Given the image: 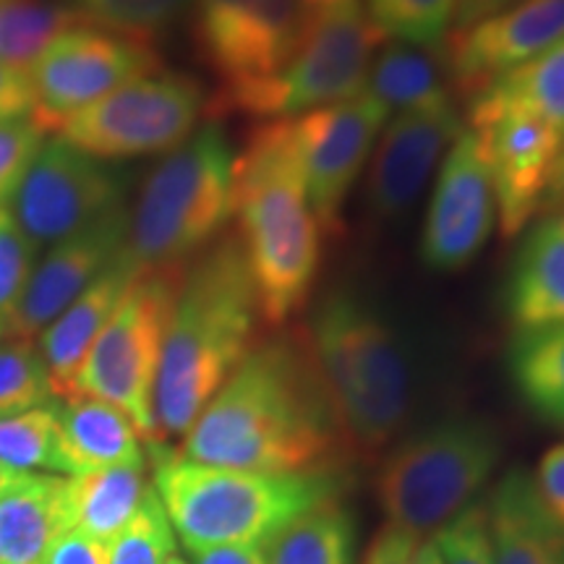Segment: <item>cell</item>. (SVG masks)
Returning a JSON list of instances; mask_svg holds the SVG:
<instances>
[{"mask_svg": "<svg viewBox=\"0 0 564 564\" xmlns=\"http://www.w3.org/2000/svg\"><path fill=\"white\" fill-rule=\"evenodd\" d=\"M0 564H3V552H0Z\"/></svg>", "mask_w": 564, "mask_h": 564, "instance_id": "cell-50", "label": "cell"}, {"mask_svg": "<svg viewBox=\"0 0 564 564\" xmlns=\"http://www.w3.org/2000/svg\"><path fill=\"white\" fill-rule=\"evenodd\" d=\"M160 68L152 42L95 24L70 26L42 51L26 74L32 84V118L53 137L68 116Z\"/></svg>", "mask_w": 564, "mask_h": 564, "instance_id": "cell-11", "label": "cell"}, {"mask_svg": "<svg viewBox=\"0 0 564 564\" xmlns=\"http://www.w3.org/2000/svg\"><path fill=\"white\" fill-rule=\"evenodd\" d=\"M186 267L141 272L131 282L116 314L91 345L74 384V394L105 400L129 415L150 447L162 444L154 415V392L162 348Z\"/></svg>", "mask_w": 564, "mask_h": 564, "instance_id": "cell-9", "label": "cell"}, {"mask_svg": "<svg viewBox=\"0 0 564 564\" xmlns=\"http://www.w3.org/2000/svg\"><path fill=\"white\" fill-rule=\"evenodd\" d=\"M154 491L188 552L270 546L282 528L340 497V470L253 474L186 460L152 444Z\"/></svg>", "mask_w": 564, "mask_h": 564, "instance_id": "cell-5", "label": "cell"}, {"mask_svg": "<svg viewBox=\"0 0 564 564\" xmlns=\"http://www.w3.org/2000/svg\"><path fill=\"white\" fill-rule=\"evenodd\" d=\"M194 564H270L264 546H215L194 552Z\"/></svg>", "mask_w": 564, "mask_h": 564, "instance_id": "cell-43", "label": "cell"}, {"mask_svg": "<svg viewBox=\"0 0 564 564\" xmlns=\"http://www.w3.org/2000/svg\"><path fill=\"white\" fill-rule=\"evenodd\" d=\"M474 100L531 112L564 137V40L525 66L505 74Z\"/></svg>", "mask_w": 564, "mask_h": 564, "instance_id": "cell-30", "label": "cell"}, {"mask_svg": "<svg viewBox=\"0 0 564 564\" xmlns=\"http://www.w3.org/2000/svg\"><path fill=\"white\" fill-rule=\"evenodd\" d=\"M47 133L32 116L0 118V207H9L21 178L30 171Z\"/></svg>", "mask_w": 564, "mask_h": 564, "instance_id": "cell-37", "label": "cell"}, {"mask_svg": "<svg viewBox=\"0 0 564 564\" xmlns=\"http://www.w3.org/2000/svg\"><path fill=\"white\" fill-rule=\"evenodd\" d=\"M303 13H306L308 21L312 19H319L324 13H333L337 9H343V6H350V3H358V0H299Z\"/></svg>", "mask_w": 564, "mask_h": 564, "instance_id": "cell-45", "label": "cell"}, {"mask_svg": "<svg viewBox=\"0 0 564 564\" xmlns=\"http://www.w3.org/2000/svg\"><path fill=\"white\" fill-rule=\"evenodd\" d=\"M257 293L236 236H223L183 274L162 348L154 415L160 440L186 436L257 345Z\"/></svg>", "mask_w": 564, "mask_h": 564, "instance_id": "cell-3", "label": "cell"}, {"mask_svg": "<svg viewBox=\"0 0 564 564\" xmlns=\"http://www.w3.org/2000/svg\"><path fill=\"white\" fill-rule=\"evenodd\" d=\"M192 9L196 51L220 87L270 79L312 24L299 0H192Z\"/></svg>", "mask_w": 564, "mask_h": 564, "instance_id": "cell-13", "label": "cell"}, {"mask_svg": "<svg viewBox=\"0 0 564 564\" xmlns=\"http://www.w3.org/2000/svg\"><path fill=\"white\" fill-rule=\"evenodd\" d=\"M204 112L207 97L199 82L154 70L68 116L53 137L100 162L167 154L192 137Z\"/></svg>", "mask_w": 564, "mask_h": 564, "instance_id": "cell-10", "label": "cell"}, {"mask_svg": "<svg viewBox=\"0 0 564 564\" xmlns=\"http://www.w3.org/2000/svg\"><path fill=\"white\" fill-rule=\"evenodd\" d=\"M541 502L564 525V442L546 449L533 476Z\"/></svg>", "mask_w": 564, "mask_h": 564, "instance_id": "cell-39", "label": "cell"}, {"mask_svg": "<svg viewBox=\"0 0 564 564\" xmlns=\"http://www.w3.org/2000/svg\"><path fill=\"white\" fill-rule=\"evenodd\" d=\"M554 199H564V152L560 162H556V171H554V181H552V196H549V204Z\"/></svg>", "mask_w": 564, "mask_h": 564, "instance_id": "cell-48", "label": "cell"}, {"mask_svg": "<svg viewBox=\"0 0 564 564\" xmlns=\"http://www.w3.org/2000/svg\"><path fill=\"white\" fill-rule=\"evenodd\" d=\"M61 455L66 476H82L116 465H144L141 434L131 419L105 400L70 394L58 405Z\"/></svg>", "mask_w": 564, "mask_h": 564, "instance_id": "cell-24", "label": "cell"}, {"mask_svg": "<svg viewBox=\"0 0 564 564\" xmlns=\"http://www.w3.org/2000/svg\"><path fill=\"white\" fill-rule=\"evenodd\" d=\"M442 564H494L486 505H470L434 533Z\"/></svg>", "mask_w": 564, "mask_h": 564, "instance_id": "cell-38", "label": "cell"}, {"mask_svg": "<svg viewBox=\"0 0 564 564\" xmlns=\"http://www.w3.org/2000/svg\"><path fill=\"white\" fill-rule=\"evenodd\" d=\"M232 220L262 324L282 329L312 301L324 230L303 183L293 118L262 121L232 162Z\"/></svg>", "mask_w": 564, "mask_h": 564, "instance_id": "cell-2", "label": "cell"}, {"mask_svg": "<svg viewBox=\"0 0 564 564\" xmlns=\"http://www.w3.org/2000/svg\"><path fill=\"white\" fill-rule=\"evenodd\" d=\"M387 121L390 112L366 91L293 118L306 196L327 238L340 236L345 202Z\"/></svg>", "mask_w": 564, "mask_h": 564, "instance_id": "cell-15", "label": "cell"}, {"mask_svg": "<svg viewBox=\"0 0 564 564\" xmlns=\"http://www.w3.org/2000/svg\"><path fill=\"white\" fill-rule=\"evenodd\" d=\"M236 150L217 123L165 154L129 212L123 257L137 272L186 267L232 220Z\"/></svg>", "mask_w": 564, "mask_h": 564, "instance_id": "cell-6", "label": "cell"}, {"mask_svg": "<svg viewBox=\"0 0 564 564\" xmlns=\"http://www.w3.org/2000/svg\"><path fill=\"white\" fill-rule=\"evenodd\" d=\"M121 204V178L105 162L47 137L9 209L37 249H51Z\"/></svg>", "mask_w": 564, "mask_h": 564, "instance_id": "cell-14", "label": "cell"}, {"mask_svg": "<svg viewBox=\"0 0 564 564\" xmlns=\"http://www.w3.org/2000/svg\"><path fill=\"white\" fill-rule=\"evenodd\" d=\"M390 37L373 24L364 0L312 19L288 66L264 82L220 87L207 100V116L220 121L243 116L251 121L299 118L361 95L377 53Z\"/></svg>", "mask_w": 564, "mask_h": 564, "instance_id": "cell-7", "label": "cell"}, {"mask_svg": "<svg viewBox=\"0 0 564 564\" xmlns=\"http://www.w3.org/2000/svg\"><path fill=\"white\" fill-rule=\"evenodd\" d=\"M0 463L24 474L47 470V474L66 476L55 405L0 415Z\"/></svg>", "mask_w": 564, "mask_h": 564, "instance_id": "cell-31", "label": "cell"}, {"mask_svg": "<svg viewBox=\"0 0 564 564\" xmlns=\"http://www.w3.org/2000/svg\"><path fill=\"white\" fill-rule=\"evenodd\" d=\"M366 11L394 42L440 47L455 24L457 0H366Z\"/></svg>", "mask_w": 564, "mask_h": 564, "instance_id": "cell-32", "label": "cell"}, {"mask_svg": "<svg viewBox=\"0 0 564 564\" xmlns=\"http://www.w3.org/2000/svg\"><path fill=\"white\" fill-rule=\"evenodd\" d=\"M47 564H108V546L82 531H68L53 549Z\"/></svg>", "mask_w": 564, "mask_h": 564, "instance_id": "cell-41", "label": "cell"}, {"mask_svg": "<svg viewBox=\"0 0 564 564\" xmlns=\"http://www.w3.org/2000/svg\"><path fill=\"white\" fill-rule=\"evenodd\" d=\"M364 91L390 116L455 102L440 47H419L408 42H384L371 63Z\"/></svg>", "mask_w": 564, "mask_h": 564, "instance_id": "cell-25", "label": "cell"}, {"mask_svg": "<svg viewBox=\"0 0 564 564\" xmlns=\"http://www.w3.org/2000/svg\"><path fill=\"white\" fill-rule=\"evenodd\" d=\"M150 489L144 465H116V468L68 476L74 531H82L108 546L137 514Z\"/></svg>", "mask_w": 564, "mask_h": 564, "instance_id": "cell-26", "label": "cell"}, {"mask_svg": "<svg viewBox=\"0 0 564 564\" xmlns=\"http://www.w3.org/2000/svg\"><path fill=\"white\" fill-rule=\"evenodd\" d=\"M53 384L40 348L32 340H0V415L51 405Z\"/></svg>", "mask_w": 564, "mask_h": 564, "instance_id": "cell-33", "label": "cell"}, {"mask_svg": "<svg viewBox=\"0 0 564 564\" xmlns=\"http://www.w3.org/2000/svg\"><path fill=\"white\" fill-rule=\"evenodd\" d=\"M186 460L253 470H340L348 457L301 324L257 343L183 436Z\"/></svg>", "mask_w": 564, "mask_h": 564, "instance_id": "cell-1", "label": "cell"}, {"mask_svg": "<svg viewBox=\"0 0 564 564\" xmlns=\"http://www.w3.org/2000/svg\"><path fill=\"white\" fill-rule=\"evenodd\" d=\"M419 541L421 539L400 531V528L384 525L377 533V539L371 541L364 564H413L415 552H419Z\"/></svg>", "mask_w": 564, "mask_h": 564, "instance_id": "cell-40", "label": "cell"}, {"mask_svg": "<svg viewBox=\"0 0 564 564\" xmlns=\"http://www.w3.org/2000/svg\"><path fill=\"white\" fill-rule=\"evenodd\" d=\"M139 274L121 251L108 264V270L37 335L40 356L51 373L53 394L58 400L74 394L76 377L87 361L91 345L97 343L105 324L116 314L118 303Z\"/></svg>", "mask_w": 564, "mask_h": 564, "instance_id": "cell-20", "label": "cell"}, {"mask_svg": "<svg viewBox=\"0 0 564 564\" xmlns=\"http://www.w3.org/2000/svg\"><path fill=\"white\" fill-rule=\"evenodd\" d=\"M32 116V84L30 76L0 66V118Z\"/></svg>", "mask_w": 564, "mask_h": 564, "instance_id": "cell-42", "label": "cell"}, {"mask_svg": "<svg viewBox=\"0 0 564 564\" xmlns=\"http://www.w3.org/2000/svg\"><path fill=\"white\" fill-rule=\"evenodd\" d=\"M465 131L455 102L392 116L371 152L366 202L377 220H394L419 199L444 154Z\"/></svg>", "mask_w": 564, "mask_h": 564, "instance_id": "cell-18", "label": "cell"}, {"mask_svg": "<svg viewBox=\"0 0 564 564\" xmlns=\"http://www.w3.org/2000/svg\"><path fill=\"white\" fill-rule=\"evenodd\" d=\"M270 564H356V525L337 499L285 525L267 546Z\"/></svg>", "mask_w": 564, "mask_h": 564, "instance_id": "cell-28", "label": "cell"}, {"mask_svg": "<svg viewBox=\"0 0 564 564\" xmlns=\"http://www.w3.org/2000/svg\"><path fill=\"white\" fill-rule=\"evenodd\" d=\"M79 24L91 21L51 0H0V66L30 74L42 51L58 34Z\"/></svg>", "mask_w": 564, "mask_h": 564, "instance_id": "cell-29", "label": "cell"}, {"mask_svg": "<svg viewBox=\"0 0 564 564\" xmlns=\"http://www.w3.org/2000/svg\"><path fill=\"white\" fill-rule=\"evenodd\" d=\"M126 232H129V209L121 204L100 220L68 236L66 241L51 246L42 262L34 267L6 337L34 340L108 270L112 259L123 251Z\"/></svg>", "mask_w": 564, "mask_h": 564, "instance_id": "cell-19", "label": "cell"}, {"mask_svg": "<svg viewBox=\"0 0 564 564\" xmlns=\"http://www.w3.org/2000/svg\"><path fill=\"white\" fill-rule=\"evenodd\" d=\"M192 0H76V11L102 30L150 42L173 26Z\"/></svg>", "mask_w": 564, "mask_h": 564, "instance_id": "cell-34", "label": "cell"}, {"mask_svg": "<svg viewBox=\"0 0 564 564\" xmlns=\"http://www.w3.org/2000/svg\"><path fill=\"white\" fill-rule=\"evenodd\" d=\"M494 564H564V525L546 510L533 476L507 474L486 502Z\"/></svg>", "mask_w": 564, "mask_h": 564, "instance_id": "cell-22", "label": "cell"}, {"mask_svg": "<svg viewBox=\"0 0 564 564\" xmlns=\"http://www.w3.org/2000/svg\"><path fill=\"white\" fill-rule=\"evenodd\" d=\"M68 531H74L68 476L32 474L0 494L3 564H47Z\"/></svg>", "mask_w": 564, "mask_h": 564, "instance_id": "cell-23", "label": "cell"}, {"mask_svg": "<svg viewBox=\"0 0 564 564\" xmlns=\"http://www.w3.org/2000/svg\"><path fill=\"white\" fill-rule=\"evenodd\" d=\"M37 246L30 241L9 207H0V337L9 333L21 295L37 267Z\"/></svg>", "mask_w": 564, "mask_h": 564, "instance_id": "cell-36", "label": "cell"}, {"mask_svg": "<svg viewBox=\"0 0 564 564\" xmlns=\"http://www.w3.org/2000/svg\"><path fill=\"white\" fill-rule=\"evenodd\" d=\"M510 377L520 400L541 421L564 426V324L514 333Z\"/></svg>", "mask_w": 564, "mask_h": 564, "instance_id": "cell-27", "label": "cell"}, {"mask_svg": "<svg viewBox=\"0 0 564 564\" xmlns=\"http://www.w3.org/2000/svg\"><path fill=\"white\" fill-rule=\"evenodd\" d=\"M514 3H520V0H457L453 30H460V26L474 24L478 19H486L491 17V13L510 9Z\"/></svg>", "mask_w": 564, "mask_h": 564, "instance_id": "cell-44", "label": "cell"}, {"mask_svg": "<svg viewBox=\"0 0 564 564\" xmlns=\"http://www.w3.org/2000/svg\"><path fill=\"white\" fill-rule=\"evenodd\" d=\"M175 554V531L154 486L126 528L108 544V564H165Z\"/></svg>", "mask_w": 564, "mask_h": 564, "instance_id": "cell-35", "label": "cell"}, {"mask_svg": "<svg viewBox=\"0 0 564 564\" xmlns=\"http://www.w3.org/2000/svg\"><path fill=\"white\" fill-rule=\"evenodd\" d=\"M301 333L333 403L345 453L379 455L413 408V369L403 337L350 288L324 295Z\"/></svg>", "mask_w": 564, "mask_h": 564, "instance_id": "cell-4", "label": "cell"}, {"mask_svg": "<svg viewBox=\"0 0 564 564\" xmlns=\"http://www.w3.org/2000/svg\"><path fill=\"white\" fill-rule=\"evenodd\" d=\"M413 564H442L440 549H436L434 539H429V541H423V544H419V552H415Z\"/></svg>", "mask_w": 564, "mask_h": 564, "instance_id": "cell-46", "label": "cell"}, {"mask_svg": "<svg viewBox=\"0 0 564 564\" xmlns=\"http://www.w3.org/2000/svg\"><path fill=\"white\" fill-rule=\"evenodd\" d=\"M468 123L489 167L502 238L520 236L549 204L564 137L531 112L484 100L468 102Z\"/></svg>", "mask_w": 564, "mask_h": 564, "instance_id": "cell-12", "label": "cell"}, {"mask_svg": "<svg viewBox=\"0 0 564 564\" xmlns=\"http://www.w3.org/2000/svg\"><path fill=\"white\" fill-rule=\"evenodd\" d=\"M505 314L514 333L564 324V212L528 228L505 280Z\"/></svg>", "mask_w": 564, "mask_h": 564, "instance_id": "cell-21", "label": "cell"}, {"mask_svg": "<svg viewBox=\"0 0 564 564\" xmlns=\"http://www.w3.org/2000/svg\"><path fill=\"white\" fill-rule=\"evenodd\" d=\"M497 225L491 175L476 133L453 141L436 171L421 232V259L432 272H460L476 262Z\"/></svg>", "mask_w": 564, "mask_h": 564, "instance_id": "cell-16", "label": "cell"}, {"mask_svg": "<svg viewBox=\"0 0 564 564\" xmlns=\"http://www.w3.org/2000/svg\"><path fill=\"white\" fill-rule=\"evenodd\" d=\"M165 564H192V562H186V560H183V556H178V554H173V556H171V560H167Z\"/></svg>", "mask_w": 564, "mask_h": 564, "instance_id": "cell-49", "label": "cell"}, {"mask_svg": "<svg viewBox=\"0 0 564 564\" xmlns=\"http://www.w3.org/2000/svg\"><path fill=\"white\" fill-rule=\"evenodd\" d=\"M26 476H32V474H24V470H17V468H11V465L0 463V494H3L6 489H11V486L21 484Z\"/></svg>", "mask_w": 564, "mask_h": 564, "instance_id": "cell-47", "label": "cell"}, {"mask_svg": "<svg viewBox=\"0 0 564 564\" xmlns=\"http://www.w3.org/2000/svg\"><path fill=\"white\" fill-rule=\"evenodd\" d=\"M499 436L474 419L442 421L408 436L379 468L377 497L392 528L440 531L481 494L499 463Z\"/></svg>", "mask_w": 564, "mask_h": 564, "instance_id": "cell-8", "label": "cell"}, {"mask_svg": "<svg viewBox=\"0 0 564 564\" xmlns=\"http://www.w3.org/2000/svg\"><path fill=\"white\" fill-rule=\"evenodd\" d=\"M564 40V0H520L510 9L449 30L440 51L449 87L470 102L510 70Z\"/></svg>", "mask_w": 564, "mask_h": 564, "instance_id": "cell-17", "label": "cell"}]
</instances>
